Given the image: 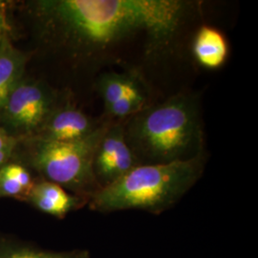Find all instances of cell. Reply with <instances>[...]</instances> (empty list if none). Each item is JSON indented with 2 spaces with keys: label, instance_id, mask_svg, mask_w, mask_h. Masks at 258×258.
<instances>
[{
  "label": "cell",
  "instance_id": "5",
  "mask_svg": "<svg viewBox=\"0 0 258 258\" xmlns=\"http://www.w3.org/2000/svg\"><path fill=\"white\" fill-rule=\"evenodd\" d=\"M57 102L55 91L45 83L22 79L0 110L2 127L17 138H32L42 127Z\"/></svg>",
  "mask_w": 258,
  "mask_h": 258
},
{
  "label": "cell",
  "instance_id": "16",
  "mask_svg": "<svg viewBox=\"0 0 258 258\" xmlns=\"http://www.w3.org/2000/svg\"><path fill=\"white\" fill-rule=\"evenodd\" d=\"M8 30H9V25L7 22L5 12L0 8V44L5 37H8L7 36Z\"/></svg>",
  "mask_w": 258,
  "mask_h": 258
},
{
  "label": "cell",
  "instance_id": "4",
  "mask_svg": "<svg viewBox=\"0 0 258 258\" xmlns=\"http://www.w3.org/2000/svg\"><path fill=\"white\" fill-rule=\"evenodd\" d=\"M108 120L89 136L58 143L29 138L28 160L43 180L59 184L77 194L92 195L100 185L94 174V156Z\"/></svg>",
  "mask_w": 258,
  "mask_h": 258
},
{
  "label": "cell",
  "instance_id": "3",
  "mask_svg": "<svg viewBox=\"0 0 258 258\" xmlns=\"http://www.w3.org/2000/svg\"><path fill=\"white\" fill-rule=\"evenodd\" d=\"M205 152L186 161L140 165L117 181L100 187L90 196L93 210L101 212L125 210L162 212L175 204L199 179Z\"/></svg>",
  "mask_w": 258,
  "mask_h": 258
},
{
  "label": "cell",
  "instance_id": "15",
  "mask_svg": "<svg viewBox=\"0 0 258 258\" xmlns=\"http://www.w3.org/2000/svg\"><path fill=\"white\" fill-rule=\"evenodd\" d=\"M19 139L13 135L2 126H0V151L6 148H17Z\"/></svg>",
  "mask_w": 258,
  "mask_h": 258
},
{
  "label": "cell",
  "instance_id": "13",
  "mask_svg": "<svg viewBox=\"0 0 258 258\" xmlns=\"http://www.w3.org/2000/svg\"><path fill=\"white\" fill-rule=\"evenodd\" d=\"M150 103L146 99H124L104 106L108 120H124L136 115Z\"/></svg>",
  "mask_w": 258,
  "mask_h": 258
},
{
  "label": "cell",
  "instance_id": "8",
  "mask_svg": "<svg viewBox=\"0 0 258 258\" xmlns=\"http://www.w3.org/2000/svg\"><path fill=\"white\" fill-rule=\"evenodd\" d=\"M96 88L104 106L124 99L148 100L147 83L137 71L104 72L99 76Z\"/></svg>",
  "mask_w": 258,
  "mask_h": 258
},
{
  "label": "cell",
  "instance_id": "9",
  "mask_svg": "<svg viewBox=\"0 0 258 258\" xmlns=\"http://www.w3.org/2000/svg\"><path fill=\"white\" fill-rule=\"evenodd\" d=\"M191 52L196 62L208 70H217L227 62L229 42L217 28L202 25L194 34Z\"/></svg>",
  "mask_w": 258,
  "mask_h": 258
},
{
  "label": "cell",
  "instance_id": "12",
  "mask_svg": "<svg viewBox=\"0 0 258 258\" xmlns=\"http://www.w3.org/2000/svg\"><path fill=\"white\" fill-rule=\"evenodd\" d=\"M0 258H87V254L84 251H49L16 241L0 240Z\"/></svg>",
  "mask_w": 258,
  "mask_h": 258
},
{
  "label": "cell",
  "instance_id": "11",
  "mask_svg": "<svg viewBox=\"0 0 258 258\" xmlns=\"http://www.w3.org/2000/svg\"><path fill=\"white\" fill-rule=\"evenodd\" d=\"M26 62V55L5 37L0 44V110L22 81Z\"/></svg>",
  "mask_w": 258,
  "mask_h": 258
},
{
  "label": "cell",
  "instance_id": "6",
  "mask_svg": "<svg viewBox=\"0 0 258 258\" xmlns=\"http://www.w3.org/2000/svg\"><path fill=\"white\" fill-rule=\"evenodd\" d=\"M139 166L124 137L123 121L108 120L96 149L93 169L100 187L111 184Z\"/></svg>",
  "mask_w": 258,
  "mask_h": 258
},
{
  "label": "cell",
  "instance_id": "10",
  "mask_svg": "<svg viewBox=\"0 0 258 258\" xmlns=\"http://www.w3.org/2000/svg\"><path fill=\"white\" fill-rule=\"evenodd\" d=\"M26 202L40 212L63 218L83 203V200L80 196L68 194L59 184L42 180L35 183Z\"/></svg>",
  "mask_w": 258,
  "mask_h": 258
},
{
  "label": "cell",
  "instance_id": "1",
  "mask_svg": "<svg viewBox=\"0 0 258 258\" xmlns=\"http://www.w3.org/2000/svg\"><path fill=\"white\" fill-rule=\"evenodd\" d=\"M44 43L68 58L127 64L140 46L155 62L172 52L196 3L181 0H38L31 3Z\"/></svg>",
  "mask_w": 258,
  "mask_h": 258
},
{
  "label": "cell",
  "instance_id": "2",
  "mask_svg": "<svg viewBox=\"0 0 258 258\" xmlns=\"http://www.w3.org/2000/svg\"><path fill=\"white\" fill-rule=\"evenodd\" d=\"M122 121L139 166L186 161L204 153L200 103L194 94L179 93L149 104Z\"/></svg>",
  "mask_w": 258,
  "mask_h": 258
},
{
  "label": "cell",
  "instance_id": "14",
  "mask_svg": "<svg viewBox=\"0 0 258 258\" xmlns=\"http://www.w3.org/2000/svg\"><path fill=\"white\" fill-rule=\"evenodd\" d=\"M30 191L12 175L4 166L0 169V198L8 197L27 200Z\"/></svg>",
  "mask_w": 258,
  "mask_h": 258
},
{
  "label": "cell",
  "instance_id": "7",
  "mask_svg": "<svg viewBox=\"0 0 258 258\" xmlns=\"http://www.w3.org/2000/svg\"><path fill=\"white\" fill-rule=\"evenodd\" d=\"M102 123L70 102H57L42 127L32 138L58 143L74 142L89 136Z\"/></svg>",
  "mask_w": 258,
  "mask_h": 258
}]
</instances>
